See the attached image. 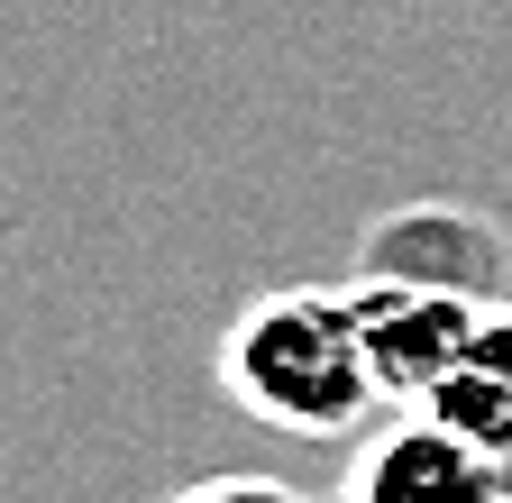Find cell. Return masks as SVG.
I'll return each mask as SVG.
<instances>
[{
  "instance_id": "cell-1",
  "label": "cell",
  "mask_w": 512,
  "mask_h": 503,
  "mask_svg": "<svg viewBox=\"0 0 512 503\" xmlns=\"http://www.w3.org/2000/svg\"><path fill=\"white\" fill-rule=\"evenodd\" d=\"M220 394L284 439L366 430V412H384V385H375V357L357 330V302L330 284L256 293L220 330Z\"/></svg>"
},
{
  "instance_id": "cell-2",
  "label": "cell",
  "mask_w": 512,
  "mask_h": 503,
  "mask_svg": "<svg viewBox=\"0 0 512 503\" xmlns=\"http://www.w3.org/2000/svg\"><path fill=\"white\" fill-rule=\"evenodd\" d=\"M348 302H357V330H366V357H375L384 412H412L439 375H448V357L467 348L476 311H485V302H467V293L403 284V275H357Z\"/></svg>"
},
{
  "instance_id": "cell-3",
  "label": "cell",
  "mask_w": 512,
  "mask_h": 503,
  "mask_svg": "<svg viewBox=\"0 0 512 503\" xmlns=\"http://www.w3.org/2000/svg\"><path fill=\"white\" fill-rule=\"evenodd\" d=\"M339 503H512V494H503V458H485L476 439H458L430 412H403L357 439Z\"/></svg>"
},
{
  "instance_id": "cell-4",
  "label": "cell",
  "mask_w": 512,
  "mask_h": 503,
  "mask_svg": "<svg viewBox=\"0 0 512 503\" xmlns=\"http://www.w3.org/2000/svg\"><path fill=\"white\" fill-rule=\"evenodd\" d=\"M366 275H403V284H439V293H467V302H503V247L485 220L448 211V202H421V211H394L375 220L366 247H357Z\"/></svg>"
},
{
  "instance_id": "cell-5",
  "label": "cell",
  "mask_w": 512,
  "mask_h": 503,
  "mask_svg": "<svg viewBox=\"0 0 512 503\" xmlns=\"http://www.w3.org/2000/svg\"><path fill=\"white\" fill-rule=\"evenodd\" d=\"M412 412L448 421L458 439H476L485 458L512 467V302H485V311H476L467 348L448 357V375H439V385H430Z\"/></svg>"
},
{
  "instance_id": "cell-6",
  "label": "cell",
  "mask_w": 512,
  "mask_h": 503,
  "mask_svg": "<svg viewBox=\"0 0 512 503\" xmlns=\"http://www.w3.org/2000/svg\"><path fill=\"white\" fill-rule=\"evenodd\" d=\"M165 503H302L284 476H202V485H183Z\"/></svg>"
},
{
  "instance_id": "cell-7",
  "label": "cell",
  "mask_w": 512,
  "mask_h": 503,
  "mask_svg": "<svg viewBox=\"0 0 512 503\" xmlns=\"http://www.w3.org/2000/svg\"><path fill=\"white\" fill-rule=\"evenodd\" d=\"M330 503H339V494H330Z\"/></svg>"
}]
</instances>
